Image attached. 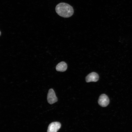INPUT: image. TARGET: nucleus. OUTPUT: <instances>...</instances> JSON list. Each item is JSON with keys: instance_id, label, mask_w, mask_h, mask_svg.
<instances>
[{"instance_id": "2", "label": "nucleus", "mask_w": 132, "mask_h": 132, "mask_svg": "<svg viewBox=\"0 0 132 132\" xmlns=\"http://www.w3.org/2000/svg\"><path fill=\"white\" fill-rule=\"evenodd\" d=\"M47 100L48 103L52 104L57 102V99L55 92L52 89H50L48 91L47 96Z\"/></svg>"}, {"instance_id": "5", "label": "nucleus", "mask_w": 132, "mask_h": 132, "mask_svg": "<svg viewBox=\"0 0 132 132\" xmlns=\"http://www.w3.org/2000/svg\"><path fill=\"white\" fill-rule=\"evenodd\" d=\"M99 77V76L97 73L92 72L88 74L86 76V80L87 82H96L98 80Z\"/></svg>"}, {"instance_id": "6", "label": "nucleus", "mask_w": 132, "mask_h": 132, "mask_svg": "<svg viewBox=\"0 0 132 132\" xmlns=\"http://www.w3.org/2000/svg\"><path fill=\"white\" fill-rule=\"evenodd\" d=\"M67 67L66 63L64 62H61L57 65L56 69L57 71L64 72L66 70Z\"/></svg>"}, {"instance_id": "4", "label": "nucleus", "mask_w": 132, "mask_h": 132, "mask_svg": "<svg viewBox=\"0 0 132 132\" xmlns=\"http://www.w3.org/2000/svg\"><path fill=\"white\" fill-rule=\"evenodd\" d=\"M60 123L58 122H54L50 123L49 125L47 132H57L61 127Z\"/></svg>"}, {"instance_id": "7", "label": "nucleus", "mask_w": 132, "mask_h": 132, "mask_svg": "<svg viewBox=\"0 0 132 132\" xmlns=\"http://www.w3.org/2000/svg\"><path fill=\"white\" fill-rule=\"evenodd\" d=\"M1 32H0V35H1Z\"/></svg>"}, {"instance_id": "1", "label": "nucleus", "mask_w": 132, "mask_h": 132, "mask_svg": "<svg viewBox=\"0 0 132 132\" xmlns=\"http://www.w3.org/2000/svg\"><path fill=\"white\" fill-rule=\"evenodd\" d=\"M55 10L58 15L64 18L71 17L74 12L73 7L69 4L64 2L60 3L57 5Z\"/></svg>"}, {"instance_id": "3", "label": "nucleus", "mask_w": 132, "mask_h": 132, "mask_svg": "<svg viewBox=\"0 0 132 132\" xmlns=\"http://www.w3.org/2000/svg\"><path fill=\"white\" fill-rule=\"evenodd\" d=\"M98 103L100 106L102 107H106L109 103V99L106 95L102 94L99 97Z\"/></svg>"}]
</instances>
